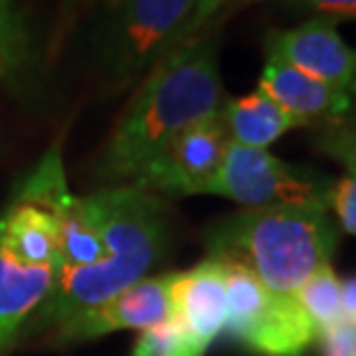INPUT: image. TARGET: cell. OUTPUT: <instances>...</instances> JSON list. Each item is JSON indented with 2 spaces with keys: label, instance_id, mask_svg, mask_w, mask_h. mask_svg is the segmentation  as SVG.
I'll use <instances>...</instances> for the list:
<instances>
[{
  "label": "cell",
  "instance_id": "obj_2",
  "mask_svg": "<svg viewBox=\"0 0 356 356\" xmlns=\"http://www.w3.org/2000/svg\"><path fill=\"white\" fill-rule=\"evenodd\" d=\"M99 216L106 255L90 267L58 271L47 301L30 317L28 331L56 329L72 315L113 299L147 278L170 246L165 198L134 184L90 193Z\"/></svg>",
  "mask_w": 356,
  "mask_h": 356
},
{
  "label": "cell",
  "instance_id": "obj_21",
  "mask_svg": "<svg viewBox=\"0 0 356 356\" xmlns=\"http://www.w3.org/2000/svg\"><path fill=\"white\" fill-rule=\"evenodd\" d=\"M230 3H237V0H195L191 17H188L184 30H181L179 44L191 40V37L202 33V30H207L211 26V19H214L221 10H225Z\"/></svg>",
  "mask_w": 356,
  "mask_h": 356
},
{
  "label": "cell",
  "instance_id": "obj_14",
  "mask_svg": "<svg viewBox=\"0 0 356 356\" xmlns=\"http://www.w3.org/2000/svg\"><path fill=\"white\" fill-rule=\"evenodd\" d=\"M51 214L58 223V271L90 267L106 255L99 216L90 195L70 191Z\"/></svg>",
  "mask_w": 356,
  "mask_h": 356
},
{
  "label": "cell",
  "instance_id": "obj_24",
  "mask_svg": "<svg viewBox=\"0 0 356 356\" xmlns=\"http://www.w3.org/2000/svg\"><path fill=\"white\" fill-rule=\"evenodd\" d=\"M343 313L345 322L356 327V276L343 280Z\"/></svg>",
  "mask_w": 356,
  "mask_h": 356
},
{
  "label": "cell",
  "instance_id": "obj_8",
  "mask_svg": "<svg viewBox=\"0 0 356 356\" xmlns=\"http://www.w3.org/2000/svg\"><path fill=\"white\" fill-rule=\"evenodd\" d=\"M170 276H147L127 287L104 304L72 315L56 327V336L63 343H83L115 331H147L159 324L172 322Z\"/></svg>",
  "mask_w": 356,
  "mask_h": 356
},
{
  "label": "cell",
  "instance_id": "obj_6",
  "mask_svg": "<svg viewBox=\"0 0 356 356\" xmlns=\"http://www.w3.org/2000/svg\"><path fill=\"white\" fill-rule=\"evenodd\" d=\"M333 179L308 165L287 163L269 149L228 143L223 165L209 184V195H221L244 209L320 204L329 207Z\"/></svg>",
  "mask_w": 356,
  "mask_h": 356
},
{
  "label": "cell",
  "instance_id": "obj_17",
  "mask_svg": "<svg viewBox=\"0 0 356 356\" xmlns=\"http://www.w3.org/2000/svg\"><path fill=\"white\" fill-rule=\"evenodd\" d=\"M294 299L299 301V306L304 308L308 320L313 322L317 338L345 322L343 280L336 276L331 264L317 269L315 274L299 287Z\"/></svg>",
  "mask_w": 356,
  "mask_h": 356
},
{
  "label": "cell",
  "instance_id": "obj_25",
  "mask_svg": "<svg viewBox=\"0 0 356 356\" xmlns=\"http://www.w3.org/2000/svg\"><path fill=\"white\" fill-rule=\"evenodd\" d=\"M239 5H248V3H262V0H237Z\"/></svg>",
  "mask_w": 356,
  "mask_h": 356
},
{
  "label": "cell",
  "instance_id": "obj_1",
  "mask_svg": "<svg viewBox=\"0 0 356 356\" xmlns=\"http://www.w3.org/2000/svg\"><path fill=\"white\" fill-rule=\"evenodd\" d=\"M221 35L207 28L170 49L140 79L99 156L95 175L108 184H131L172 138L218 115L225 90L218 70Z\"/></svg>",
  "mask_w": 356,
  "mask_h": 356
},
{
  "label": "cell",
  "instance_id": "obj_11",
  "mask_svg": "<svg viewBox=\"0 0 356 356\" xmlns=\"http://www.w3.org/2000/svg\"><path fill=\"white\" fill-rule=\"evenodd\" d=\"M172 322L207 352V347L228 327L225 264L204 257L195 267L170 276Z\"/></svg>",
  "mask_w": 356,
  "mask_h": 356
},
{
  "label": "cell",
  "instance_id": "obj_19",
  "mask_svg": "<svg viewBox=\"0 0 356 356\" xmlns=\"http://www.w3.org/2000/svg\"><path fill=\"white\" fill-rule=\"evenodd\" d=\"M313 145L317 152L338 161L343 168L356 175V120L336 127L317 129Z\"/></svg>",
  "mask_w": 356,
  "mask_h": 356
},
{
  "label": "cell",
  "instance_id": "obj_5",
  "mask_svg": "<svg viewBox=\"0 0 356 356\" xmlns=\"http://www.w3.org/2000/svg\"><path fill=\"white\" fill-rule=\"evenodd\" d=\"M225 264V331L257 356H304L317 340L313 322L294 297L271 292L239 264Z\"/></svg>",
  "mask_w": 356,
  "mask_h": 356
},
{
  "label": "cell",
  "instance_id": "obj_4",
  "mask_svg": "<svg viewBox=\"0 0 356 356\" xmlns=\"http://www.w3.org/2000/svg\"><path fill=\"white\" fill-rule=\"evenodd\" d=\"M195 0H99L90 35L92 63L111 88L140 81L170 49Z\"/></svg>",
  "mask_w": 356,
  "mask_h": 356
},
{
  "label": "cell",
  "instance_id": "obj_12",
  "mask_svg": "<svg viewBox=\"0 0 356 356\" xmlns=\"http://www.w3.org/2000/svg\"><path fill=\"white\" fill-rule=\"evenodd\" d=\"M56 276L53 267L24 264L0 251V354L47 301Z\"/></svg>",
  "mask_w": 356,
  "mask_h": 356
},
{
  "label": "cell",
  "instance_id": "obj_26",
  "mask_svg": "<svg viewBox=\"0 0 356 356\" xmlns=\"http://www.w3.org/2000/svg\"><path fill=\"white\" fill-rule=\"evenodd\" d=\"M83 3H90V5H92V3H97V0H83Z\"/></svg>",
  "mask_w": 356,
  "mask_h": 356
},
{
  "label": "cell",
  "instance_id": "obj_16",
  "mask_svg": "<svg viewBox=\"0 0 356 356\" xmlns=\"http://www.w3.org/2000/svg\"><path fill=\"white\" fill-rule=\"evenodd\" d=\"M35 79V44L14 0H0V88L24 95Z\"/></svg>",
  "mask_w": 356,
  "mask_h": 356
},
{
  "label": "cell",
  "instance_id": "obj_22",
  "mask_svg": "<svg viewBox=\"0 0 356 356\" xmlns=\"http://www.w3.org/2000/svg\"><path fill=\"white\" fill-rule=\"evenodd\" d=\"M317 340L322 343V356H356V327L350 322L338 324Z\"/></svg>",
  "mask_w": 356,
  "mask_h": 356
},
{
  "label": "cell",
  "instance_id": "obj_10",
  "mask_svg": "<svg viewBox=\"0 0 356 356\" xmlns=\"http://www.w3.org/2000/svg\"><path fill=\"white\" fill-rule=\"evenodd\" d=\"M267 56L297 67L336 88L356 92V49H350L329 19H310L287 30H271Z\"/></svg>",
  "mask_w": 356,
  "mask_h": 356
},
{
  "label": "cell",
  "instance_id": "obj_9",
  "mask_svg": "<svg viewBox=\"0 0 356 356\" xmlns=\"http://www.w3.org/2000/svg\"><path fill=\"white\" fill-rule=\"evenodd\" d=\"M257 88L297 120L299 127L324 129L356 120V92L308 76L276 56H267Z\"/></svg>",
  "mask_w": 356,
  "mask_h": 356
},
{
  "label": "cell",
  "instance_id": "obj_7",
  "mask_svg": "<svg viewBox=\"0 0 356 356\" xmlns=\"http://www.w3.org/2000/svg\"><path fill=\"white\" fill-rule=\"evenodd\" d=\"M228 143V131L218 113L172 138L131 184L159 198L207 193L223 165Z\"/></svg>",
  "mask_w": 356,
  "mask_h": 356
},
{
  "label": "cell",
  "instance_id": "obj_23",
  "mask_svg": "<svg viewBox=\"0 0 356 356\" xmlns=\"http://www.w3.org/2000/svg\"><path fill=\"white\" fill-rule=\"evenodd\" d=\"M304 3L317 12L331 14V17L356 19V0H304Z\"/></svg>",
  "mask_w": 356,
  "mask_h": 356
},
{
  "label": "cell",
  "instance_id": "obj_3",
  "mask_svg": "<svg viewBox=\"0 0 356 356\" xmlns=\"http://www.w3.org/2000/svg\"><path fill=\"white\" fill-rule=\"evenodd\" d=\"M338 241V223L320 204L241 209L204 230L207 257L253 271L264 287L285 297L327 267Z\"/></svg>",
  "mask_w": 356,
  "mask_h": 356
},
{
  "label": "cell",
  "instance_id": "obj_20",
  "mask_svg": "<svg viewBox=\"0 0 356 356\" xmlns=\"http://www.w3.org/2000/svg\"><path fill=\"white\" fill-rule=\"evenodd\" d=\"M329 207L336 211L340 228L356 234V175H347L333 181Z\"/></svg>",
  "mask_w": 356,
  "mask_h": 356
},
{
  "label": "cell",
  "instance_id": "obj_15",
  "mask_svg": "<svg viewBox=\"0 0 356 356\" xmlns=\"http://www.w3.org/2000/svg\"><path fill=\"white\" fill-rule=\"evenodd\" d=\"M221 120L230 143L255 149H267L280 136L299 127L297 120L287 115L260 88L253 90L251 95L225 102Z\"/></svg>",
  "mask_w": 356,
  "mask_h": 356
},
{
  "label": "cell",
  "instance_id": "obj_18",
  "mask_svg": "<svg viewBox=\"0 0 356 356\" xmlns=\"http://www.w3.org/2000/svg\"><path fill=\"white\" fill-rule=\"evenodd\" d=\"M131 356H204V350L195 345L175 322H165L140 331Z\"/></svg>",
  "mask_w": 356,
  "mask_h": 356
},
{
  "label": "cell",
  "instance_id": "obj_13",
  "mask_svg": "<svg viewBox=\"0 0 356 356\" xmlns=\"http://www.w3.org/2000/svg\"><path fill=\"white\" fill-rule=\"evenodd\" d=\"M0 251L24 264L58 271V223L51 211L12 198L0 216Z\"/></svg>",
  "mask_w": 356,
  "mask_h": 356
}]
</instances>
